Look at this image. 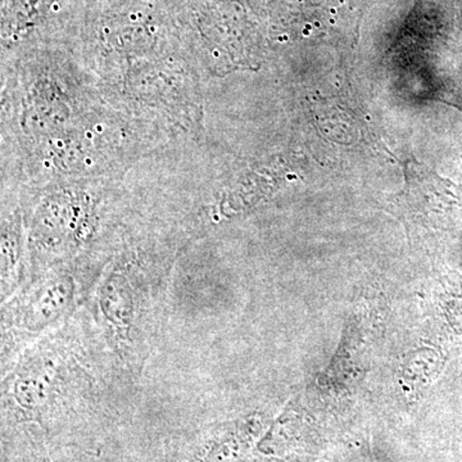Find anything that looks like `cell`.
I'll use <instances>...</instances> for the list:
<instances>
[{
  "instance_id": "obj_1",
  "label": "cell",
  "mask_w": 462,
  "mask_h": 462,
  "mask_svg": "<svg viewBox=\"0 0 462 462\" xmlns=\"http://www.w3.org/2000/svg\"><path fill=\"white\" fill-rule=\"evenodd\" d=\"M78 288L72 276L58 273L33 282L7 300L3 328L9 340L18 345L57 329L76 305Z\"/></svg>"
},
{
  "instance_id": "obj_2",
  "label": "cell",
  "mask_w": 462,
  "mask_h": 462,
  "mask_svg": "<svg viewBox=\"0 0 462 462\" xmlns=\"http://www.w3.org/2000/svg\"><path fill=\"white\" fill-rule=\"evenodd\" d=\"M147 303V287L127 272H112L98 288L100 321L123 357H132L139 351Z\"/></svg>"
}]
</instances>
